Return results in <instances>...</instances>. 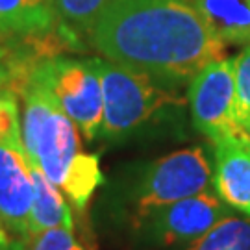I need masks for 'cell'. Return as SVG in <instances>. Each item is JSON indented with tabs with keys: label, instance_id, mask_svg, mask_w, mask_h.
Segmentation results:
<instances>
[{
	"label": "cell",
	"instance_id": "6da1fadb",
	"mask_svg": "<svg viewBox=\"0 0 250 250\" xmlns=\"http://www.w3.org/2000/svg\"><path fill=\"white\" fill-rule=\"evenodd\" d=\"M104 60L139 72L161 87H178L221 60L224 43L189 0H111L89 32Z\"/></svg>",
	"mask_w": 250,
	"mask_h": 250
},
{
	"label": "cell",
	"instance_id": "7a4b0ae2",
	"mask_svg": "<svg viewBox=\"0 0 250 250\" xmlns=\"http://www.w3.org/2000/svg\"><path fill=\"white\" fill-rule=\"evenodd\" d=\"M21 132L28 160L78 209H83L95 189L104 184L99 156L82 150L76 125L30 76L22 85Z\"/></svg>",
	"mask_w": 250,
	"mask_h": 250
},
{
	"label": "cell",
	"instance_id": "3957f363",
	"mask_svg": "<svg viewBox=\"0 0 250 250\" xmlns=\"http://www.w3.org/2000/svg\"><path fill=\"white\" fill-rule=\"evenodd\" d=\"M99 69L104 97L100 135L106 139H125L169 106L184 104L165 87L123 65L99 58Z\"/></svg>",
	"mask_w": 250,
	"mask_h": 250
},
{
	"label": "cell",
	"instance_id": "277c9868",
	"mask_svg": "<svg viewBox=\"0 0 250 250\" xmlns=\"http://www.w3.org/2000/svg\"><path fill=\"white\" fill-rule=\"evenodd\" d=\"M28 76L52 95L85 139L100 137L104 97L99 58H48L36 63Z\"/></svg>",
	"mask_w": 250,
	"mask_h": 250
},
{
	"label": "cell",
	"instance_id": "5b68a950",
	"mask_svg": "<svg viewBox=\"0 0 250 250\" xmlns=\"http://www.w3.org/2000/svg\"><path fill=\"white\" fill-rule=\"evenodd\" d=\"M213 169L204 148L193 146L163 156L143 170L135 188V217L154 208L209 191Z\"/></svg>",
	"mask_w": 250,
	"mask_h": 250
},
{
	"label": "cell",
	"instance_id": "8992f818",
	"mask_svg": "<svg viewBox=\"0 0 250 250\" xmlns=\"http://www.w3.org/2000/svg\"><path fill=\"white\" fill-rule=\"evenodd\" d=\"M188 100L193 126L211 141L243 130L235 109L233 58L204 65L189 82Z\"/></svg>",
	"mask_w": 250,
	"mask_h": 250
},
{
	"label": "cell",
	"instance_id": "52a82bcc",
	"mask_svg": "<svg viewBox=\"0 0 250 250\" xmlns=\"http://www.w3.org/2000/svg\"><path fill=\"white\" fill-rule=\"evenodd\" d=\"M228 215L230 206L217 193L204 191L137 215V226L161 245H189Z\"/></svg>",
	"mask_w": 250,
	"mask_h": 250
},
{
	"label": "cell",
	"instance_id": "ba28073f",
	"mask_svg": "<svg viewBox=\"0 0 250 250\" xmlns=\"http://www.w3.org/2000/svg\"><path fill=\"white\" fill-rule=\"evenodd\" d=\"M34 184L24 145L0 143V224L26 247Z\"/></svg>",
	"mask_w": 250,
	"mask_h": 250
},
{
	"label": "cell",
	"instance_id": "9c48e42d",
	"mask_svg": "<svg viewBox=\"0 0 250 250\" xmlns=\"http://www.w3.org/2000/svg\"><path fill=\"white\" fill-rule=\"evenodd\" d=\"M215 193L250 217V137L243 130L213 141Z\"/></svg>",
	"mask_w": 250,
	"mask_h": 250
},
{
	"label": "cell",
	"instance_id": "30bf717a",
	"mask_svg": "<svg viewBox=\"0 0 250 250\" xmlns=\"http://www.w3.org/2000/svg\"><path fill=\"white\" fill-rule=\"evenodd\" d=\"M224 45H250V0H189Z\"/></svg>",
	"mask_w": 250,
	"mask_h": 250
},
{
	"label": "cell",
	"instance_id": "8fae6325",
	"mask_svg": "<svg viewBox=\"0 0 250 250\" xmlns=\"http://www.w3.org/2000/svg\"><path fill=\"white\" fill-rule=\"evenodd\" d=\"M32 184H34V200L30 211V226H28V241L39 233L54 230V228H74L71 208L63 198L60 189L43 174V170L30 161Z\"/></svg>",
	"mask_w": 250,
	"mask_h": 250
},
{
	"label": "cell",
	"instance_id": "7c38bea8",
	"mask_svg": "<svg viewBox=\"0 0 250 250\" xmlns=\"http://www.w3.org/2000/svg\"><path fill=\"white\" fill-rule=\"evenodd\" d=\"M54 24L56 15L48 0H0V34L39 36Z\"/></svg>",
	"mask_w": 250,
	"mask_h": 250
},
{
	"label": "cell",
	"instance_id": "4fadbf2b",
	"mask_svg": "<svg viewBox=\"0 0 250 250\" xmlns=\"http://www.w3.org/2000/svg\"><path fill=\"white\" fill-rule=\"evenodd\" d=\"M188 250H250V217H224Z\"/></svg>",
	"mask_w": 250,
	"mask_h": 250
},
{
	"label": "cell",
	"instance_id": "5bb4252c",
	"mask_svg": "<svg viewBox=\"0 0 250 250\" xmlns=\"http://www.w3.org/2000/svg\"><path fill=\"white\" fill-rule=\"evenodd\" d=\"M48 4L56 21H62L63 26L72 34H89L111 0H48Z\"/></svg>",
	"mask_w": 250,
	"mask_h": 250
},
{
	"label": "cell",
	"instance_id": "9a60e30c",
	"mask_svg": "<svg viewBox=\"0 0 250 250\" xmlns=\"http://www.w3.org/2000/svg\"><path fill=\"white\" fill-rule=\"evenodd\" d=\"M235 76V109L237 123L243 126L250 121V45L233 58Z\"/></svg>",
	"mask_w": 250,
	"mask_h": 250
},
{
	"label": "cell",
	"instance_id": "2e32d148",
	"mask_svg": "<svg viewBox=\"0 0 250 250\" xmlns=\"http://www.w3.org/2000/svg\"><path fill=\"white\" fill-rule=\"evenodd\" d=\"M0 143L22 145L19 104L8 89H0Z\"/></svg>",
	"mask_w": 250,
	"mask_h": 250
},
{
	"label": "cell",
	"instance_id": "e0dca14e",
	"mask_svg": "<svg viewBox=\"0 0 250 250\" xmlns=\"http://www.w3.org/2000/svg\"><path fill=\"white\" fill-rule=\"evenodd\" d=\"M26 250H89L82 245L72 230L69 228H54L32 237L26 243Z\"/></svg>",
	"mask_w": 250,
	"mask_h": 250
},
{
	"label": "cell",
	"instance_id": "ac0fdd59",
	"mask_svg": "<svg viewBox=\"0 0 250 250\" xmlns=\"http://www.w3.org/2000/svg\"><path fill=\"white\" fill-rule=\"evenodd\" d=\"M0 250H26V247L22 243H19L15 237H11L0 224Z\"/></svg>",
	"mask_w": 250,
	"mask_h": 250
},
{
	"label": "cell",
	"instance_id": "d6986e66",
	"mask_svg": "<svg viewBox=\"0 0 250 250\" xmlns=\"http://www.w3.org/2000/svg\"><path fill=\"white\" fill-rule=\"evenodd\" d=\"M9 82H11V69L0 62V89H6Z\"/></svg>",
	"mask_w": 250,
	"mask_h": 250
},
{
	"label": "cell",
	"instance_id": "ffe728a7",
	"mask_svg": "<svg viewBox=\"0 0 250 250\" xmlns=\"http://www.w3.org/2000/svg\"><path fill=\"white\" fill-rule=\"evenodd\" d=\"M241 128H243V132H245V134H247L250 137V121H249V123H245V125H243Z\"/></svg>",
	"mask_w": 250,
	"mask_h": 250
},
{
	"label": "cell",
	"instance_id": "44dd1931",
	"mask_svg": "<svg viewBox=\"0 0 250 250\" xmlns=\"http://www.w3.org/2000/svg\"><path fill=\"white\" fill-rule=\"evenodd\" d=\"M0 58H2V50H0Z\"/></svg>",
	"mask_w": 250,
	"mask_h": 250
}]
</instances>
